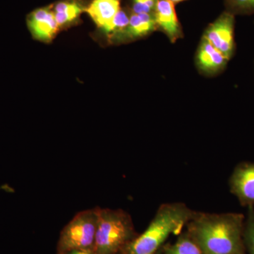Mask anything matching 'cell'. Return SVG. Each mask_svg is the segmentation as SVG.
<instances>
[{
  "mask_svg": "<svg viewBox=\"0 0 254 254\" xmlns=\"http://www.w3.org/2000/svg\"><path fill=\"white\" fill-rule=\"evenodd\" d=\"M67 254H93V251L75 250Z\"/></svg>",
  "mask_w": 254,
  "mask_h": 254,
  "instance_id": "18",
  "label": "cell"
},
{
  "mask_svg": "<svg viewBox=\"0 0 254 254\" xmlns=\"http://www.w3.org/2000/svg\"><path fill=\"white\" fill-rule=\"evenodd\" d=\"M225 11L235 15L254 14V0H225Z\"/></svg>",
  "mask_w": 254,
  "mask_h": 254,
  "instance_id": "15",
  "label": "cell"
},
{
  "mask_svg": "<svg viewBox=\"0 0 254 254\" xmlns=\"http://www.w3.org/2000/svg\"><path fill=\"white\" fill-rule=\"evenodd\" d=\"M27 25L35 39L46 42L53 39L60 28L54 12L45 8L32 12L28 16Z\"/></svg>",
  "mask_w": 254,
  "mask_h": 254,
  "instance_id": "9",
  "label": "cell"
},
{
  "mask_svg": "<svg viewBox=\"0 0 254 254\" xmlns=\"http://www.w3.org/2000/svg\"><path fill=\"white\" fill-rule=\"evenodd\" d=\"M194 213L185 203H163L159 207L144 232L131 241L122 253L155 254L170 235L181 232Z\"/></svg>",
  "mask_w": 254,
  "mask_h": 254,
  "instance_id": "2",
  "label": "cell"
},
{
  "mask_svg": "<svg viewBox=\"0 0 254 254\" xmlns=\"http://www.w3.org/2000/svg\"><path fill=\"white\" fill-rule=\"evenodd\" d=\"M230 61L226 57L202 38L195 57L198 71L207 76H214L222 72Z\"/></svg>",
  "mask_w": 254,
  "mask_h": 254,
  "instance_id": "8",
  "label": "cell"
},
{
  "mask_svg": "<svg viewBox=\"0 0 254 254\" xmlns=\"http://www.w3.org/2000/svg\"><path fill=\"white\" fill-rule=\"evenodd\" d=\"M245 220L242 213L195 211L187 225L205 254H245Z\"/></svg>",
  "mask_w": 254,
  "mask_h": 254,
  "instance_id": "1",
  "label": "cell"
},
{
  "mask_svg": "<svg viewBox=\"0 0 254 254\" xmlns=\"http://www.w3.org/2000/svg\"></svg>",
  "mask_w": 254,
  "mask_h": 254,
  "instance_id": "20",
  "label": "cell"
},
{
  "mask_svg": "<svg viewBox=\"0 0 254 254\" xmlns=\"http://www.w3.org/2000/svg\"><path fill=\"white\" fill-rule=\"evenodd\" d=\"M170 1H173L174 4H178V3L182 2V1H185V0H170Z\"/></svg>",
  "mask_w": 254,
  "mask_h": 254,
  "instance_id": "19",
  "label": "cell"
},
{
  "mask_svg": "<svg viewBox=\"0 0 254 254\" xmlns=\"http://www.w3.org/2000/svg\"><path fill=\"white\" fill-rule=\"evenodd\" d=\"M120 9V0H93L86 12L97 26L103 29L113 21Z\"/></svg>",
  "mask_w": 254,
  "mask_h": 254,
  "instance_id": "11",
  "label": "cell"
},
{
  "mask_svg": "<svg viewBox=\"0 0 254 254\" xmlns=\"http://www.w3.org/2000/svg\"><path fill=\"white\" fill-rule=\"evenodd\" d=\"M156 30L154 14H131L128 26L118 38L120 39H138L148 36Z\"/></svg>",
  "mask_w": 254,
  "mask_h": 254,
  "instance_id": "10",
  "label": "cell"
},
{
  "mask_svg": "<svg viewBox=\"0 0 254 254\" xmlns=\"http://www.w3.org/2000/svg\"><path fill=\"white\" fill-rule=\"evenodd\" d=\"M83 11L81 5L73 1H62L56 5L55 17L59 26L72 22Z\"/></svg>",
  "mask_w": 254,
  "mask_h": 254,
  "instance_id": "12",
  "label": "cell"
},
{
  "mask_svg": "<svg viewBox=\"0 0 254 254\" xmlns=\"http://www.w3.org/2000/svg\"><path fill=\"white\" fill-rule=\"evenodd\" d=\"M244 242L247 245L250 254H254V206L248 207L247 218L245 220Z\"/></svg>",
  "mask_w": 254,
  "mask_h": 254,
  "instance_id": "16",
  "label": "cell"
},
{
  "mask_svg": "<svg viewBox=\"0 0 254 254\" xmlns=\"http://www.w3.org/2000/svg\"><path fill=\"white\" fill-rule=\"evenodd\" d=\"M157 29L163 32L170 42L183 38L181 23L177 17L175 4L170 0H158L154 12Z\"/></svg>",
  "mask_w": 254,
  "mask_h": 254,
  "instance_id": "7",
  "label": "cell"
},
{
  "mask_svg": "<svg viewBox=\"0 0 254 254\" xmlns=\"http://www.w3.org/2000/svg\"><path fill=\"white\" fill-rule=\"evenodd\" d=\"M98 220V208L76 214L62 230L57 254H67L75 250L93 251Z\"/></svg>",
  "mask_w": 254,
  "mask_h": 254,
  "instance_id": "4",
  "label": "cell"
},
{
  "mask_svg": "<svg viewBox=\"0 0 254 254\" xmlns=\"http://www.w3.org/2000/svg\"><path fill=\"white\" fill-rule=\"evenodd\" d=\"M129 18L130 16H128L126 11L121 9L114 17L113 21L102 30L107 34L118 37L128 26Z\"/></svg>",
  "mask_w": 254,
  "mask_h": 254,
  "instance_id": "14",
  "label": "cell"
},
{
  "mask_svg": "<svg viewBox=\"0 0 254 254\" xmlns=\"http://www.w3.org/2000/svg\"><path fill=\"white\" fill-rule=\"evenodd\" d=\"M230 192L243 206H254V163L237 165L229 180Z\"/></svg>",
  "mask_w": 254,
  "mask_h": 254,
  "instance_id": "6",
  "label": "cell"
},
{
  "mask_svg": "<svg viewBox=\"0 0 254 254\" xmlns=\"http://www.w3.org/2000/svg\"><path fill=\"white\" fill-rule=\"evenodd\" d=\"M235 16L225 11L205 30L203 38L230 60L236 50Z\"/></svg>",
  "mask_w": 254,
  "mask_h": 254,
  "instance_id": "5",
  "label": "cell"
},
{
  "mask_svg": "<svg viewBox=\"0 0 254 254\" xmlns=\"http://www.w3.org/2000/svg\"><path fill=\"white\" fill-rule=\"evenodd\" d=\"M164 254H205L199 246L188 234L182 235L173 245L165 250Z\"/></svg>",
  "mask_w": 254,
  "mask_h": 254,
  "instance_id": "13",
  "label": "cell"
},
{
  "mask_svg": "<svg viewBox=\"0 0 254 254\" xmlns=\"http://www.w3.org/2000/svg\"><path fill=\"white\" fill-rule=\"evenodd\" d=\"M135 238L129 214L122 209L98 208L93 254H118Z\"/></svg>",
  "mask_w": 254,
  "mask_h": 254,
  "instance_id": "3",
  "label": "cell"
},
{
  "mask_svg": "<svg viewBox=\"0 0 254 254\" xmlns=\"http://www.w3.org/2000/svg\"><path fill=\"white\" fill-rule=\"evenodd\" d=\"M158 0H131V14H154Z\"/></svg>",
  "mask_w": 254,
  "mask_h": 254,
  "instance_id": "17",
  "label": "cell"
}]
</instances>
